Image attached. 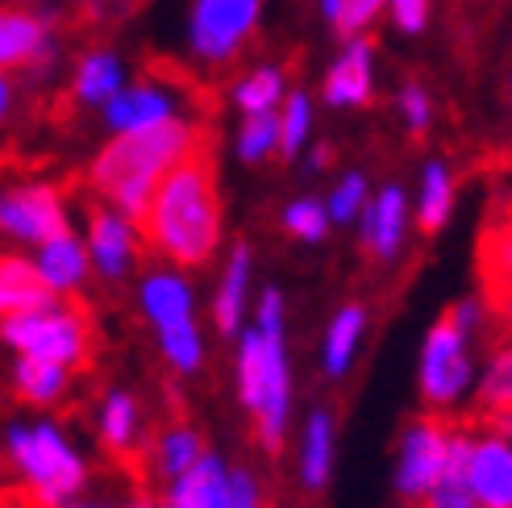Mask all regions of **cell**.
Masks as SVG:
<instances>
[{"label": "cell", "mask_w": 512, "mask_h": 508, "mask_svg": "<svg viewBox=\"0 0 512 508\" xmlns=\"http://www.w3.org/2000/svg\"><path fill=\"white\" fill-rule=\"evenodd\" d=\"M329 463H334V421H329V413H313L309 429H304V484L321 488L329 479Z\"/></svg>", "instance_id": "25"}, {"label": "cell", "mask_w": 512, "mask_h": 508, "mask_svg": "<svg viewBox=\"0 0 512 508\" xmlns=\"http://www.w3.org/2000/svg\"><path fill=\"white\" fill-rule=\"evenodd\" d=\"M142 234L167 259L200 267L213 259L221 242V192H217V155L209 125H196V138L155 188L142 213Z\"/></svg>", "instance_id": "1"}, {"label": "cell", "mask_w": 512, "mask_h": 508, "mask_svg": "<svg viewBox=\"0 0 512 508\" xmlns=\"http://www.w3.org/2000/svg\"><path fill=\"white\" fill-rule=\"evenodd\" d=\"M134 508H159V504H150V500H138V504H134Z\"/></svg>", "instance_id": "43"}, {"label": "cell", "mask_w": 512, "mask_h": 508, "mask_svg": "<svg viewBox=\"0 0 512 508\" xmlns=\"http://www.w3.org/2000/svg\"><path fill=\"white\" fill-rule=\"evenodd\" d=\"M38 271L42 279L55 292H75L80 288V279L88 271V250L84 242H75L71 234L55 238V242H42V259H38Z\"/></svg>", "instance_id": "21"}, {"label": "cell", "mask_w": 512, "mask_h": 508, "mask_svg": "<svg viewBox=\"0 0 512 508\" xmlns=\"http://www.w3.org/2000/svg\"><path fill=\"white\" fill-rule=\"evenodd\" d=\"M338 9H342V0H321V13H325L329 21H338Z\"/></svg>", "instance_id": "42"}, {"label": "cell", "mask_w": 512, "mask_h": 508, "mask_svg": "<svg viewBox=\"0 0 512 508\" xmlns=\"http://www.w3.org/2000/svg\"><path fill=\"white\" fill-rule=\"evenodd\" d=\"M475 325H479V304L463 300L458 309L442 313L438 325L429 329L425 359H421V396L433 409H446V404L467 388V379H471L467 342H471Z\"/></svg>", "instance_id": "5"}, {"label": "cell", "mask_w": 512, "mask_h": 508, "mask_svg": "<svg viewBox=\"0 0 512 508\" xmlns=\"http://www.w3.org/2000/svg\"><path fill=\"white\" fill-rule=\"evenodd\" d=\"M363 200H367V180L358 171H350L346 180L334 188V196H329V209L325 213L346 225V221H354L358 213H363Z\"/></svg>", "instance_id": "36"}, {"label": "cell", "mask_w": 512, "mask_h": 508, "mask_svg": "<svg viewBox=\"0 0 512 508\" xmlns=\"http://www.w3.org/2000/svg\"><path fill=\"white\" fill-rule=\"evenodd\" d=\"M309 125H313L309 96L292 92L288 105H284V113H279V150H284V159H292L296 150L304 146V138H309Z\"/></svg>", "instance_id": "32"}, {"label": "cell", "mask_w": 512, "mask_h": 508, "mask_svg": "<svg viewBox=\"0 0 512 508\" xmlns=\"http://www.w3.org/2000/svg\"><path fill=\"white\" fill-rule=\"evenodd\" d=\"M196 459H200V438L192 434V429H175V434H167L163 446H159V463H163L167 479H179L184 471H192Z\"/></svg>", "instance_id": "34"}, {"label": "cell", "mask_w": 512, "mask_h": 508, "mask_svg": "<svg viewBox=\"0 0 512 508\" xmlns=\"http://www.w3.org/2000/svg\"><path fill=\"white\" fill-rule=\"evenodd\" d=\"M467 463H471V434L454 429L450 450H446V467L438 475V484L429 488V496L421 500V508H479L471 479H467Z\"/></svg>", "instance_id": "17"}, {"label": "cell", "mask_w": 512, "mask_h": 508, "mask_svg": "<svg viewBox=\"0 0 512 508\" xmlns=\"http://www.w3.org/2000/svg\"><path fill=\"white\" fill-rule=\"evenodd\" d=\"M175 117V105L171 96L155 84H138V88H121L109 105H105V121L109 130L117 134H130V130H150L159 121H171Z\"/></svg>", "instance_id": "13"}, {"label": "cell", "mask_w": 512, "mask_h": 508, "mask_svg": "<svg viewBox=\"0 0 512 508\" xmlns=\"http://www.w3.org/2000/svg\"><path fill=\"white\" fill-rule=\"evenodd\" d=\"M142 309L159 329L192 321V292L179 275H150L142 288Z\"/></svg>", "instance_id": "20"}, {"label": "cell", "mask_w": 512, "mask_h": 508, "mask_svg": "<svg viewBox=\"0 0 512 508\" xmlns=\"http://www.w3.org/2000/svg\"><path fill=\"white\" fill-rule=\"evenodd\" d=\"M0 338L13 350H21V359H42L55 367H88L92 317H88V304L71 300L63 309L0 321Z\"/></svg>", "instance_id": "4"}, {"label": "cell", "mask_w": 512, "mask_h": 508, "mask_svg": "<svg viewBox=\"0 0 512 508\" xmlns=\"http://www.w3.org/2000/svg\"><path fill=\"white\" fill-rule=\"evenodd\" d=\"M392 13H396V25L404 34H421L425 30V17H429V0H388Z\"/></svg>", "instance_id": "40"}, {"label": "cell", "mask_w": 512, "mask_h": 508, "mask_svg": "<svg viewBox=\"0 0 512 508\" xmlns=\"http://www.w3.org/2000/svg\"><path fill=\"white\" fill-rule=\"evenodd\" d=\"M475 271L479 292L488 313L496 317V329L512 342V196L496 200L483 217L479 246H475Z\"/></svg>", "instance_id": "7"}, {"label": "cell", "mask_w": 512, "mask_h": 508, "mask_svg": "<svg viewBox=\"0 0 512 508\" xmlns=\"http://www.w3.org/2000/svg\"><path fill=\"white\" fill-rule=\"evenodd\" d=\"M13 384L25 400H34V404H50L63 388H67V375L63 367L55 363H42V359H21L17 371H13Z\"/></svg>", "instance_id": "28"}, {"label": "cell", "mask_w": 512, "mask_h": 508, "mask_svg": "<svg viewBox=\"0 0 512 508\" xmlns=\"http://www.w3.org/2000/svg\"><path fill=\"white\" fill-rule=\"evenodd\" d=\"M325 100L329 105H367L371 100V46L363 38H354L346 50H342V59L329 67L325 75Z\"/></svg>", "instance_id": "16"}, {"label": "cell", "mask_w": 512, "mask_h": 508, "mask_svg": "<svg viewBox=\"0 0 512 508\" xmlns=\"http://www.w3.org/2000/svg\"><path fill=\"white\" fill-rule=\"evenodd\" d=\"M279 96H284V75H279L275 67H259V71H250L246 80L238 84L234 100L250 113H271L279 105Z\"/></svg>", "instance_id": "29"}, {"label": "cell", "mask_w": 512, "mask_h": 508, "mask_svg": "<svg viewBox=\"0 0 512 508\" xmlns=\"http://www.w3.org/2000/svg\"><path fill=\"white\" fill-rule=\"evenodd\" d=\"M508 404H512V342L496 354L488 375H483V384H479V413L508 409Z\"/></svg>", "instance_id": "31"}, {"label": "cell", "mask_w": 512, "mask_h": 508, "mask_svg": "<svg viewBox=\"0 0 512 508\" xmlns=\"http://www.w3.org/2000/svg\"><path fill=\"white\" fill-rule=\"evenodd\" d=\"M454 205V180L442 163H429L425 171V184H421V230L425 234H438Z\"/></svg>", "instance_id": "27"}, {"label": "cell", "mask_w": 512, "mask_h": 508, "mask_svg": "<svg viewBox=\"0 0 512 508\" xmlns=\"http://www.w3.org/2000/svg\"><path fill=\"white\" fill-rule=\"evenodd\" d=\"M42 46H46V21H38L25 9H0V71L34 63Z\"/></svg>", "instance_id": "19"}, {"label": "cell", "mask_w": 512, "mask_h": 508, "mask_svg": "<svg viewBox=\"0 0 512 508\" xmlns=\"http://www.w3.org/2000/svg\"><path fill=\"white\" fill-rule=\"evenodd\" d=\"M225 488H229V471L221 467V459L200 454L192 471L171 479V492H167V500L159 508H221L225 504Z\"/></svg>", "instance_id": "14"}, {"label": "cell", "mask_w": 512, "mask_h": 508, "mask_svg": "<svg viewBox=\"0 0 512 508\" xmlns=\"http://www.w3.org/2000/svg\"><path fill=\"white\" fill-rule=\"evenodd\" d=\"M163 338V354L175 371H196L200 367V334H196V321H179L159 329Z\"/></svg>", "instance_id": "33"}, {"label": "cell", "mask_w": 512, "mask_h": 508, "mask_svg": "<svg viewBox=\"0 0 512 508\" xmlns=\"http://www.w3.org/2000/svg\"><path fill=\"white\" fill-rule=\"evenodd\" d=\"M46 309H55V288L42 279V271L17 254H0V321Z\"/></svg>", "instance_id": "12"}, {"label": "cell", "mask_w": 512, "mask_h": 508, "mask_svg": "<svg viewBox=\"0 0 512 508\" xmlns=\"http://www.w3.org/2000/svg\"><path fill=\"white\" fill-rule=\"evenodd\" d=\"M9 450L17 467L30 479V488L46 500L59 504L84 484V463L71 454V446L59 438V429L34 425V429H9Z\"/></svg>", "instance_id": "6"}, {"label": "cell", "mask_w": 512, "mask_h": 508, "mask_svg": "<svg viewBox=\"0 0 512 508\" xmlns=\"http://www.w3.org/2000/svg\"><path fill=\"white\" fill-rule=\"evenodd\" d=\"M246 279H250V250H246V242H238L234 254H229V267H225L221 292H217V304H213L221 334H238V325H242V300H246Z\"/></svg>", "instance_id": "22"}, {"label": "cell", "mask_w": 512, "mask_h": 508, "mask_svg": "<svg viewBox=\"0 0 512 508\" xmlns=\"http://www.w3.org/2000/svg\"><path fill=\"white\" fill-rule=\"evenodd\" d=\"M138 438V404L130 392H113L105 400V413H100V442H105L109 454H130Z\"/></svg>", "instance_id": "24"}, {"label": "cell", "mask_w": 512, "mask_h": 508, "mask_svg": "<svg viewBox=\"0 0 512 508\" xmlns=\"http://www.w3.org/2000/svg\"><path fill=\"white\" fill-rule=\"evenodd\" d=\"M400 109H404V121H408V130H425L429 125V96L417 88V84H408L404 92H400Z\"/></svg>", "instance_id": "39"}, {"label": "cell", "mask_w": 512, "mask_h": 508, "mask_svg": "<svg viewBox=\"0 0 512 508\" xmlns=\"http://www.w3.org/2000/svg\"><path fill=\"white\" fill-rule=\"evenodd\" d=\"M404 192L400 188H383L367 213H363V246L375 254V259H388L396 254L400 238H404Z\"/></svg>", "instance_id": "18"}, {"label": "cell", "mask_w": 512, "mask_h": 508, "mask_svg": "<svg viewBox=\"0 0 512 508\" xmlns=\"http://www.w3.org/2000/svg\"><path fill=\"white\" fill-rule=\"evenodd\" d=\"M467 479L479 508H512V446L488 434L471 438Z\"/></svg>", "instance_id": "11"}, {"label": "cell", "mask_w": 512, "mask_h": 508, "mask_svg": "<svg viewBox=\"0 0 512 508\" xmlns=\"http://www.w3.org/2000/svg\"><path fill=\"white\" fill-rule=\"evenodd\" d=\"M221 508H263L259 484H254L246 471H234V475H229V488H225V504Z\"/></svg>", "instance_id": "38"}, {"label": "cell", "mask_w": 512, "mask_h": 508, "mask_svg": "<svg viewBox=\"0 0 512 508\" xmlns=\"http://www.w3.org/2000/svg\"><path fill=\"white\" fill-rule=\"evenodd\" d=\"M238 384L246 409L259 417L263 446L279 454L288 425V354H284V296L275 288H267L259 300V329L242 334Z\"/></svg>", "instance_id": "3"}, {"label": "cell", "mask_w": 512, "mask_h": 508, "mask_svg": "<svg viewBox=\"0 0 512 508\" xmlns=\"http://www.w3.org/2000/svg\"><path fill=\"white\" fill-rule=\"evenodd\" d=\"M383 5H388V0H342V9H338V30L346 34V38H354V34H363L367 25L383 13Z\"/></svg>", "instance_id": "37"}, {"label": "cell", "mask_w": 512, "mask_h": 508, "mask_svg": "<svg viewBox=\"0 0 512 508\" xmlns=\"http://www.w3.org/2000/svg\"><path fill=\"white\" fill-rule=\"evenodd\" d=\"M279 146V113H250L246 125H242V134H238V155L246 163H259L267 159L271 150Z\"/></svg>", "instance_id": "30"}, {"label": "cell", "mask_w": 512, "mask_h": 508, "mask_svg": "<svg viewBox=\"0 0 512 508\" xmlns=\"http://www.w3.org/2000/svg\"><path fill=\"white\" fill-rule=\"evenodd\" d=\"M284 225H288V234H296L304 242H321L329 213H325V205H317V200H296V205L284 213Z\"/></svg>", "instance_id": "35"}, {"label": "cell", "mask_w": 512, "mask_h": 508, "mask_svg": "<svg viewBox=\"0 0 512 508\" xmlns=\"http://www.w3.org/2000/svg\"><path fill=\"white\" fill-rule=\"evenodd\" d=\"M196 138V125L192 121H159L150 130H130V134H117L105 150L96 155L88 180L92 188L117 205L130 221H142L150 196H155L159 180L184 159V150Z\"/></svg>", "instance_id": "2"}, {"label": "cell", "mask_w": 512, "mask_h": 508, "mask_svg": "<svg viewBox=\"0 0 512 508\" xmlns=\"http://www.w3.org/2000/svg\"><path fill=\"white\" fill-rule=\"evenodd\" d=\"M9 96H13V92H9V80H5V75H0V117L9 113Z\"/></svg>", "instance_id": "41"}, {"label": "cell", "mask_w": 512, "mask_h": 508, "mask_svg": "<svg viewBox=\"0 0 512 508\" xmlns=\"http://www.w3.org/2000/svg\"><path fill=\"white\" fill-rule=\"evenodd\" d=\"M117 92H121V63L109 50H92L80 63V71H75V96L84 105H109Z\"/></svg>", "instance_id": "23"}, {"label": "cell", "mask_w": 512, "mask_h": 508, "mask_svg": "<svg viewBox=\"0 0 512 508\" xmlns=\"http://www.w3.org/2000/svg\"><path fill=\"white\" fill-rule=\"evenodd\" d=\"M42 508H55V504H42Z\"/></svg>", "instance_id": "44"}, {"label": "cell", "mask_w": 512, "mask_h": 508, "mask_svg": "<svg viewBox=\"0 0 512 508\" xmlns=\"http://www.w3.org/2000/svg\"><path fill=\"white\" fill-rule=\"evenodd\" d=\"M88 246H92L96 267L105 271L109 279L125 275V267H130V254H134V230H130V221L96 205L88 213Z\"/></svg>", "instance_id": "15"}, {"label": "cell", "mask_w": 512, "mask_h": 508, "mask_svg": "<svg viewBox=\"0 0 512 508\" xmlns=\"http://www.w3.org/2000/svg\"><path fill=\"white\" fill-rule=\"evenodd\" d=\"M0 234H13L21 242H55L67 234V213L55 188L34 184L17 192H0Z\"/></svg>", "instance_id": "10"}, {"label": "cell", "mask_w": 512, "mask_h": 508, "mask_svg": "<svg viewBox=\"0 0 512 508\" xmlns=\"http://www.w3.org/2000/svg\"><path fill=\"white\" fill-rule=\"evenodd\" d=\"M450 434L454 429L438 413H425L421 421L408 425L404 446H400V471H396V488L404 500H425L429 488L438 484V475L446 467Z\"/></svg>", "instance_id": "8"}, {"label": "cell", "mask_w": 512, "mask_h": 508, "mask_svg": "<svg viewBox=\"0 0 512 508\" xmlns=\"http://www.w3.org/2000/svg\"><path fill=\"white\" fill-rule=\"evenodd\" d=\"M259 21V0H196L192 9V46L200 59L221 63L250 38Z\"/></svg>", "instance_id": "9"}, {"label": "cell", "mask_w": 512, "mask_h": 508, "mask_svg": "<svg viewBox=\"0 0 512 508\" xmlns=\"http://www.w3.org/2000/svg\"><path fill=\"white\" fill-rule=\"evenodd\" d=\"M358 334H363V309H358V304H346V309L334 317V325H329V342H325V371L334 379L346 375Z\"/></svg>", "instance_id": "26"}]
</instances>
